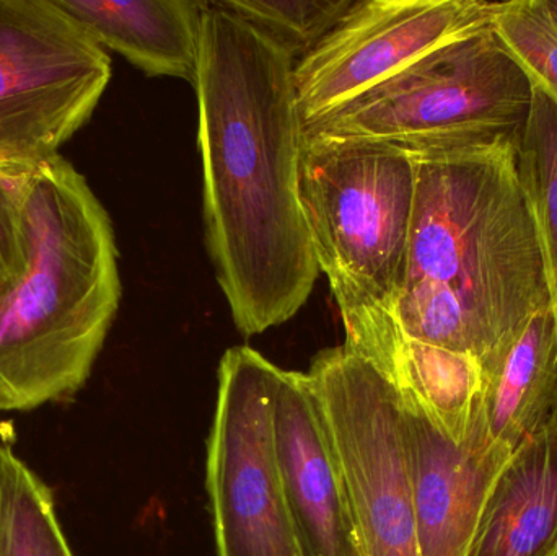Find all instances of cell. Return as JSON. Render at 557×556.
<instances>
[{"instance_id": "cell-19", "label": "cell", "mask_w": 557, "mask_h": 556, "mask_svg": "<svg viewBox=\"0 0 557 556\" xmlns=\"http://www.w3.org/2000/svg\"><path fill=\"white\" fill-rule=\"evenodd\" d=\"M493 28L532 84L557 103V25L546 0L500 3Z\"/></svg>"}, {"instance_id": "cell-9", "label": "cell", "mask_w": 557, "mask_h": 556, "mask_svg": "<svg viewBox=\"0 0 557 556\" xmlns=\"http://www.w3.org/2000/svg\"><path fill=\"white\" fill-rule=\"evenodd\" d=\"M500 3L359 0L294 82L304 126L339 110L441 46L493 25Z\"/></svg>"}, {"instance_id": "cell-14", "label": "cell", "mask_w": 557, "mask_h": 556, "mask_svg": "<svg viewBox=\"0 0 557 556\" xmlns=\"http://www.w3.org/2000/svg\"><path fill=\"white\" fill-rule=\"evenodd\" d=\"M480 411L491 440L516 453L557 411V320L533 316L483 361Z\"/></svg>"}, {"instance_id": "cell-11", "label": "cell", "mask_w": 557, "mask_h": 556, "mask_svg": "<svg viewBox=\"0 0 557 556\" xmlns=\"http://www.w3.org/2000/svg\"><path fill=\"white\" fill-rule=\"evenodd\" d=\"M271 440L305 556H360L339 466L307 372L278 368Z\"/></svg>"}, {"instance_id": "cell-17", "label": "cell", "mask_w": 557, "mask_h": 556, "mask_svg": "<svg viewBox=\"0 0 557 556\" xmlns=\"http://www.w3.org/2000/svg\"><path fill=\"white\" fill-rule=\"evenodd\" d=\"M532 85V107L516 140L517 175L539 228L557 320V103Z\"/></svg>"}, {"instance_id": "cell-12", "label": "cell", "mask_w": 557, "mask_h": 556, "mask_svg": "<svg viewBox=\"0 0 557 556\" xmlns=\"http://www.w3.org/2000/svg\"><path fill=\"white\" fill-rule=\"evenodd\" d=\"M103 49L149 77L195 82L205 0H54Z\"/></svg>"}, {"instance_id": "cell-1", "label": "cell", "mask_w": 557, "mask_h": 556, "mask_svg": "<svg viewBox=\"0 0 557 556\" xmlns=\"http://www.w3.org/2000/svg\"><path fill=\"white\" fill-rule=\"evenodd\" d=\"M294 62L209 2L198 71L206 245L245 336L288 322L320 276L300 201Z\"/></svg>"}, {"instance_id": "cell-5", "label": "cell", "mask_w": 557, "mask_h": 556, "mask_svg": "<svg viewBox=\"0 0 557 556\" xmlns=\"http://www.w3.org/2000/svg\"><path fill=\"white\" fill-rule=\"evenodd\" d=\"M533 85L493 25L422 55L372 90L304 126L409 152L517 139Z\"/></svg>"}, {"instance_id": "cell-18", "label": "cell", "mask_w": 557, "mask_h": 556, "mask_svg": "<svg viewBox=\"0 0 557 556\" xmlns=\"http://www.w3.org/2000/svg\"><path fill=\"white\" fill-rule=\"evenodd\" d=\"M359 0H214L294 64L310 55Z\"/></svg>"}, {"instance_id": "cell-21", "label": "cell", "mask_w": 557, "mask_h": 556, "mask_svg": "<svg viewBox=\"0 0 557 556\" xmlns=\"http://www.w3.org/2000/svg\"><path fill=\"white\" fill-rule=\"evenodd\" d=\"M548 3L549 12H552L553 18H555L557 25V0H546Z\"/></svg>"}, {"instance_id": "cell-3", "label": "cell", "mask_w": 557, "mask_h": 556, "mask_svg": "<svg viewBox=\"0 0 557 556\" xmlns=\"http://www.w3.org/2000/svg\"><path fill=\"white\" fill-rule=\"evenodd\" d=\"M25 222L28 268L0 302V411L75 397L123 294L110 215L64 157L29 172Z\"/></svg>"}, {"instance_id": "cell-2", "label": "cell", "mask_w": 557, "mask_h": 556, "mask_svg": "<svg viewBox=\"0 0 557 556\" xmlns=\"http://www.w3.org/2000/svg\"><path fill=\"white\" fill-rule=\"evenodd\" d=\"M516 140L411 152L416 198L395 322L408 338L481 362L553 309Z\"/></svg>"}, {"instance_id": "cell-4", "label": "cell", "mask_w": 557, "mask_h": 556, "mask_svg": "<svg viewBox=\"0 0 557 556\" xmlns=\"http://www.w3.org/2000/svg\"><path fill=\"white\" fill-rule=\"evenodd\" d=\"M416 198L409 150L304 133L300 201L352 349L392 335Z\"/></svg>"}, {"instance_id": "cell-13", "label": "cell", "mask_w": 557, "mask_h": 556, "mask_svg": "<svg viewBox=\"0 0 557 556\" xmlns=\"http://www.w3.org/2000/svg\"><path fill=\"white\" fill-rule=\"evenodd\" d=\"M468 556H557V411L510 457Z\"/></svg>"}, {"instance_id": "cell-16", "label": "cell", "mask_w": 557, "mask_h": 556, "mask_svg": "<svg viewBox=\"0 0 557 556\" xmlns=\"http://www.w3.org/2000/svg\"><path fill=\"white\" fill-rule=\"evenodd\" d=\"M0 556H74L51 489L12 449L0 423Z\"/></svg>"}, {"instance_id": "cell-7", "label": "cell", "mask_w": 557, "mask_h": 556, "mask_svg": "<svg viewBox=\"0 0 557 556\" xmlns=\"http://www.w3.org/2000/svg\"><path fill=\"white\" fill-rule=\"evenodd\" d=\"M110 78V55L54 0H0V163L61 156Z\"/></svg>"}, {"instance_id": "cell-8", "label": "cell", "mask_w": 557, "mask_h": 556, "mask_svg": "<svg viewBox=\"0 0 557 556\" xmlns=\"http://www.w3.org/2000/svg\"><path fill=\"white\" fill-rule=\"evenodd\" d=\"M277 371L250 346L227 349L219 365L206 466L218 556H305L274 462Z\"/></svg>"}, {"instance_id": "cell-10", "label": "cell", "mask_w": 557, "mask_h": 556, "mask_svg": "<svg viewBox=\"0 0 557 556\" xmlns=\"http://www.w3.org/2000/svg\"><path fill=\"white\" fill-rule=\"evenodd\" d=\"M401 410L419 552L468 556L487 498L513 450L491 440L480 401L463 444L448 441L418 411L403 404Z\"/></svg>"}, {"instance_id": "cell-15", "label": "cell", "mask_w": 557, "mask_h": 556, "mask_svg": "<svg viewBox=\"0 0 557 556\" xmlns=\"http://www.w3.org/2000/svg\"><path fill=\"white\" fill-rule=\"evenodd\" d=\"M357 355L392 385L403 407L418 411L451 443L467 441L483 394L480 359L408 338L399 330Z\"/></svg>"}, {"instance_id": "cell-20", "label": "cell", "mask_w": 557, "mask_h": 556, "mask_svg": "<svg viewBox=\"0 0 557 556\" xmlns=\"http://www.w3.org/2000/svg\"><path fill=\"white\" fill-rule=\"evenodd\" d=\"M29 172L26 166L0 163V302L28 268L25 196Z\"/></svg>"}, {"instance_id": "cell-6", "label": "cell", "mask_w": 557, "mask_h": 556, "mask_svg": "<svg viewBox=\"0 0 557 556\" xmlns=\"http://www.w3.org/2000/svg\"><path fill=\"white\" fill-rule=\"evenodd\" d=\"M307 375L360 556H421L398 394L346 345L318 353Z\"/></svg>"}]
</instances>
